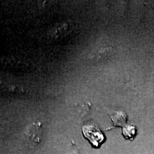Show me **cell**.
<instances>
[{
    "instance_id": "1",
    "label": "cell",
    "mask_w": 154,
    "mask_h": 154,
    "mask_svg": "<svg viewBox=\"0 0 154 154\" xmlns=\"http://www.w3.org/2000/svg\"><path fill=\"white\" fill-rule=\"evenodd\" d=\"M42 134V127L40 123H32L26 128L25 137L29 146L35 147L41 142Z\"/></svg>"
},
{
    "instance_id": "2",
    "label": "cell",
    "mask_w": 154,
    "mask_h": 154,
    "mask_svg": "<svg viewBox=\"0 0 154 154\" xmlns=\"http://www.w3.org/2000/svg\"><path fill=\"white\" fill-rule=\"evenodd\" d=\"M110 116L115 126H123V125H125L126 117L123 112H112Z\"/></svg>"
},
{
    "instance_id": "3",
    "label": "cell",
    "mask_w": 154,
    "mask_h": 154,
    "mask_svg": "<svg viewBox=\"0 0 154 154\" xmlns=\"http://www.w3.org/2000/svg\"><path fill=\"white\" fill-rule=\"evenodd\" d=\"M136 134L135 127L127 125L123 128V134L126 139H133L134 138Z\"/></svg>"
}]
</instances>
